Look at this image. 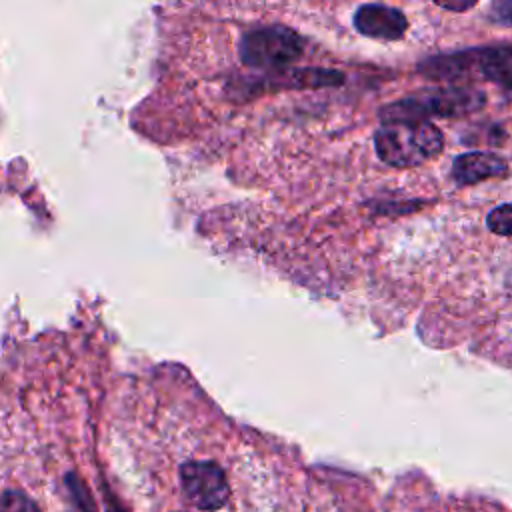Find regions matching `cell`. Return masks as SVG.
Listing matches in <instances>:
<instances>
[{
  "mask_svg": "<svg viewBox=\"0 0 512 512\" xmlns=\"http://www.w3.org/2000/svg\"><path fill=\"white\" fill-rule=\"evenodd\" d=\"M442 132L428 120H390L374 134V148L384 164L414 168L442 152Z\"/></svg>",
  "mask_w": 512,
  "mask_h": 512,
  "instance_id": "cell-1",
  "label": "cell"
},
{
  "mask_svg": "<svg viewBox=\"0 0 512 512\" xmlns=\"http://www.w3.org/2000/svg\"><path fill=\"white\" fill-rule=\"evenodd\" d=\"M354 28L374 40H398L408 28L402 10L386 4H362L352 16Z\"/></svg>",
  "mask_w": 512,
  "mask_h": 512,
  "instance_id": "cell-4",
  "label": "cell"
},
{
  "mask_svg": "<svg viewBox=\"0 0 512 512\" xmlns=\"http://www.w3.org/2000/svg\"><path fill=\"white\" fill-rule=\"evenodd\" d=\"M490 18L512 26V0H494L490 8Z\"/></svg>",
  "mask_w": 512,
  "mask_h": 512,
  "instance_id": "cell-9",
  "label": "cell"
},
{
  "mask_svg": "<svg viewBox=\"0 0 512 512\" xmlns=\"http://www.w3.org/2000/svg\"><path fill=\"white\" fill-rule=\"evenodd\" d=\"M506 174L508 162L494 152H466L452 162V178L458 184H476Z\"/></svg>",
  "mask_w": 512,
  "mask_h": 512,
  "instance_id": "cell-5",
  "label": "cell"
},
{
  "mask_svg": "<svg viewBox=\"0 0 512 512\" xmlns=\"http://www.w3.org/2000/svg\"><path fill=\"white\" fill-rule=\"evenodd\" d=\"M180 486L186 500L200 510H218L228 502L230 486L224 470L210 460H194L180 468Z\"/></svg>",
  "mask_w": 512,
  "mask_h": 512,
  "instance_id": "cell-3",
  "label": "cell"
},
{
  "mask_svg": "<svg viewBox=\"0 0 512 512\" xmlns=\"http://www.w3.org/2000/svg\"><path fill=\"white\" fill-rule=\"evenodd\" d=\"M432 2L450 12H466L478 4V0H432Z\"/></svg>",
  "mask_w": 512,
  "mask_h": 512,
  "instance_id": "cell-10",
  "label": "cell"
},
{
  "mask_svg": "<svg viewBox=\"0 0 512 512\" xmlns=\"http://www.w3.org/2000/svg\"><path fill=\"white\" fill-rule=\"evenodd\" d=\"M486 226L498 236H512V202L500 204L494 210H490Z\"/></svg>",
  "mask_w": 512,
  "mask_h": 512,
  "instance_id": "cell-8",
  "label": "cell"
},
{
  "mask_svg": "<svg viewBox=\"0 0 512 512\" xmlns=\"http://www.w3.org/2000/svg\"><path fill=\"white\" fill-rule=\"evenodd\" d=\"M476 78L496 82L512 92V46L476 48Z\"/></svg>",
  "mask_w": 512,
  "mask_h": 512,
  "instance_id": "cell-6",
  "label": "cell"
},
{
  "mask_svg": "<svg viewBox=\"0 0 512 512\" xmlns=\"http://www.w3.org/2000/svg\"><path fill=\"white\" fill-rule=\"evenodd\" d=\"M0 512H40V508L24 492L6 490L0 494Z\"/></svg>",
  "mask_w": 512,
  "mask_h": 512,
  "instance_id": "cell-7",
  "label": "cell"
},
{
  "mask_svg": "<svg viewBox=\"0 0 512 512\" xmlns=\"http://www.w3.org/2000/svg\"><path fill=\"white\" fill-rule=\"evenodd\" d=\"M486 102V94L468 84H450L446 88H432L422 94L402 98L388 104L380 116L390 120H428L430 116L458 118L480 110Z\"/></svg>",
  "mask_w": 512,
  "mask_h": 512,
  "instance_id": "cell-2",
  "label": "cell"
}]
</instances>
